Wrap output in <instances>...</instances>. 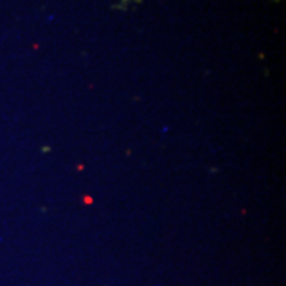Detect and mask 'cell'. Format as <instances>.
I'll return each mask as SVG.
<instances>
[{
	"label": "cell",
	"instance_id": "obj_1",
	"mask_svg": "<svg viewBox=\"0 0 286 286\" xmlns=\"http://www.w3.org/2000/svg\"><path fill=\"white\" fill-rule=\"evenodd\" d=\"M273 2H280V0H273Z\"/></svg>",
	"mask_w": 286,
	"mask_h": 286
}]
</instances>
